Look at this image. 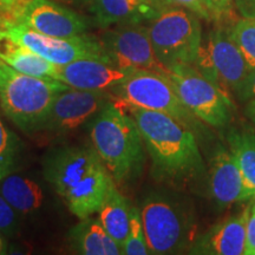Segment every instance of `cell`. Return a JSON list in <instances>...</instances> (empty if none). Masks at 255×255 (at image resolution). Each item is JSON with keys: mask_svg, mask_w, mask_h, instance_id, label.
I'll return each instance as SVG.
<instances>
[{"mask_svg": "<svg viewBox=\"0 0 255 255\" xmlns=\"http://www.w3.org/2000/svg\"><path fill=\"white\" fill-rule=\"evenodd\" d=\"M30 0H0V28L7 30L19 23L25 6Z\"/></svg>", "mask_w": 255, "mask_h": 255, "instance_id": "27", "label": "cell"}, {"mask_svg": "<svg viewBox=\"0 0 255 255\" xmlns=\"http://www.w3.org/2000/svg\"><path fill=\"white\" fill-rule=\"evenodd\" d=\"M252 206V205H251ZM251 206L239 215H233L216 223L195 239L190 254L242 255L246 250V226Z\"/></svg>", "mask_w": 255, "mask_h": 255, "instance_id": "15", "label": "cell"}, {"mask_svg": "<svg viewBox=\"0 0 255 255\" xmlns=\"http://www.w3.org/2000/svg\"><path fill=\"white\" fill-rule=\"evenodd\" d=\"M132 206L123 194L117 189L116 182L111 183V186L105 195L103 202L97 210L98 220L114 240L123 247L130 227V219H131Z\"/></svg>", "mask_w": 255, "mask_h": 255, "instance_id": "21", "label": "cell"}, {"mask_svg": "<svg viewBox=\"0 0 255 255\" xmlns=\"http://www.w3.org/2000/svg\"><path fill=\"white\" fill-rule=\"evenodd\" d=\"M23 143L0 121V181L15 173L23 159Z\"/></svg>", "mask_w": 255, "mask_h": 255, "instance_id": "23", "label": "cell"}, {"mask_svg": "<svg viewBox=\"0 0 255 255\" xmlns=\"http://www.w3.org/2000/svg\"><path fill=\"white\" fill-rule=\"evenodd\" d=\"M165 76L184 107L201 122L213 128H225L232 122L234 107L227 94L194 66H173Z\"/></svg>", "mask_w": 255, "mask_h": 255, "instance_id": "8", "label": "cell"}, {"mask_svg": "<svg viewBox=\"0 0 255 255\" xmlns=\"http://www.w3.org/2000/svg\"><path fill=\"white\" fill-rule=\"evenodd\" d=\"M233 43L238 46L246 60L250 71L255 70V18H244L227 28Z\"/></svg>", "mask_w": 255, "mask_h": 255, "instance_id": "24", "label": "cell"}, {"mask_svg": "<svg viewBox=\"0 0 255 255\" xmlns=\"http://www.w3.org/2000/svg\"><path fill=\"white\" fill-rule=\"evenodd\" d=\"M149 7H150L156 15H158L165 8L170 7V6H175L171 0H146Z\"/></svg>", "mask_w": 255, "mask_h": 255, "instance_id": "33", "label": "cell"}, {"mask_svg": "<svg viewBox=\"0 0 255 255\" xmlns=\"http://www.w3.org/2000/svg\"><path fill=\"white\" fill-rule=\"evenodd\" d=\"M171 1L175 6H181V7L195 13L199 18L205 19V20H212L203 0H171Z\"/></svg>", "mask_w": 255, "mask_h": 255, "instance_id": "29", "label": "cell"}, {"mask_svg": "<svg viewBox=\"0 0 255 255\" xmlns=\"http://www.w3.org/2000/svg\"><path fill=\"white\" fill-rule=\"evenodd\" d=\"M210 18L215 21H223L233 17L234 0H203Z\"/></svg>", "mask_w": 255, "mask_h": 255, "instance_id": "28", "label": "cell"}, {"mask_svg": "<svg viewBox=\"0 0 255 255\" xmlns=\"http://www.w3.org/2000/svg\"><path fill=\"white\" fill-rule=\"evenodd\" d=\"M20 227V214L0 194V234L13 238Z\"/></svg>", "mask_w": 255, "mask_h": 255, "instance_id": "26", "label": "cell"}, {"mask_svg": "<svg viewBox=\"0 0 255 255\" xmlns=\"http://www.w3.org/2000/svg\"><path fill=\"white\" fill-rule=\"evenodd\" d=\"M122 254L126 255H146L150 254L143 229L141 212L137 207H132L130 227L126 241L122 247Z\"/></svg>", "mask_w": 255, "mask_h": 255, "instance_id": "25", "label": "cell"}, {"mask_svg": "<svg viewBox=\"0 0 255 255\" xmlns=\"http://www.w3.org/2000/svg\"><path fill=\"white\" fill-rule=\"evenodd\" d=\"M193 12L170 6L150 20V36L155 55L165 69L195 65L202 46V28Z\"/></svg>", "mask_w": 255, "mask_h": 255, "instance_id": "6", "label": "cell"}, {"mask_svg": "<svg viewBox=\"0 0 255 255\" xmlns=\"http://www.w3.org/2000/svg\"><path fill=\"white\" fill-rule=\"evenodd\" d=\"M246 255H255V203L251 206L246 226Z\"/></svg>", "mask_w": 255, "mask_h": 255, "instance_id": "30", "label": "cell"}, {"mask_svg": "<svg viewBox=\"0 0 255 255\" xmlns=\"http://www.w3.org/2000/svg\"><path fill=\"white\" fill-rule=\"evenodd\" d=\"M95 11L101 26L139 23L155 17L143 0H95Z\"/></svg>", "mask_w": 255, "mask_h": 255, "instance_id": "22", "label": "cell"}, {"mask_svg": "<svg viewBox=\"0 0 255 255\" xmlns=\"http://www.w3.org/2000/svg\"><path fill=\"white\" fill-rule=\"evenodd\" d=\"M207 183L210 199L220 209L240 202L244 183L240 169L227 146L218 144L209 161Z\"/></svg>", "mask_w": 255, "mask_h": 255, "instance_id": "16", "label": "cell"}, {"mask_svg": "<svg viewBox=\"0 0 255 255\" xmlns=\"http://www.w3.org/2000/svg\"><path fill=\"white\" fill-rule=\"evenodd\" d=\"M69 88L57 79L25 75L0 60V105L24 132L43 130L57 96Z\"/></svg>", "mask_w": 255, "mask_h": 255, "instance_id": "4", "label": "cell"}, {"mask_svg": "<svg viewBox=\"0 0 255 255\" xmlns=\"http://www.w3.org/2000/svg\"><path fill=\"white\" fill-rule=\"evenodd\" d=\"M92 146L117 184L141 176L145 145L136 121L119 103L109 102L89 123Z\"/></svg>", "mask_w": 255, "mask_h": 255, "instance_id": "3", "label": "cell"}, {"mask_svg": "<svg viewBox=\"0 0 255 255\" xmlns=\"http://www.w3.org/2000/svg\"><path fill=\"white\" fill-rule=\"evenodd\" d=\"M247 102L248 103L246 105V115L255 123V97L251 98Z\"/></svg>", "mask_w": 255, "mask_h": 255, "instance_id": "34", "label": "cell"}, {"mask_svg": "<svg viewBox=\"0 0 255 255\" xmlns=\"http://www.w3.org/2000/svg\"><path fill=\"white\" fill-rule=\"evenodd\" d=\"M109 102H111L109 92L81 90L70 87L57 96L43 130L59 135L72 131L90 121Z\"/></svg>", "mask_w": 255, "mask_h": 255, "instance_id": "12", "label": "cell"}, {"mask_svg": "<svg viewBox=\"0 0 255 255\" xmlns=\"http://www.w3.org/2000/svg\"><path fill=\"white\" fill-rule=\"evenodd\" d=\"M121 107L138 126L156 181L178 187L205 176L207 170L193 129L167 114L124 103Z\"/></svg>", "mask_w": 255, "mask_h": 255, "instance_id": "1", "label": "cell"}, {"mask_svg": "<svg viewBox=\"0 0 255 255\" xmlns=\"http://www.w3.org/2000/svg\"><path fill=\"white\" fill-rule=\"evenodd\" d=\"M194 68L223 91L238 96L251 72L240 50L223 28L210 32L206 43H202Z\"/></svg>", "mask_w": 255, "mask_h": 255, "instance_id": "9", "label": "cell"}, {"mask_svg": "<svg viewBox=\"0 0 255 255\" xmlns=\"http://www.w3.org/2000/svg\"><path fill=\"white\" fill-rule=\"evenodd\" d=\"M0 194L20 215H32L44 205L45 194L30 177L11 174L0 181Z\"/></svg>", "mask_w": 255, "mask_h": 255, "instance_id": "20", "label": "cell"}, {"mask_svg": "<svg viewBox=\"0 0 255 255\" xmlns=\"http://www.w3.org/2000/svg\"><path fill=\"white\" fill-rule=\"evenodd\" d=\"M139 212L150 254H178L193 246L195 218L182 200L152 193L143 201Z\"/></svg>", "mask_w": 255, "mask_h": 255, "instance_id": "5", "label": "cell"}, {"mask_svg": "<svg viewBox=\"0 0 255 255\" xmlns=\"http://www.w3.org/2000/svg\"><path fill=\"white\" fill-rule=\"evenodd\" d=\"M133 70L121 69L110 58H82L59 65L57 81L90 91H113Z\"/></svg>", "mask_w": 255, "mask_h": 255, "instance_id": "14", "label": "cell"}, {"mask_svg": "<svg viewBox=\"0 0 255 255\" xmlns=\"http://www.w3.org/2000/svg\"><path fill=\"white\" fill-rule=\"evenodd\" d=\"M102 44L111 62L121 69L167 75V69L155 55L148 27L139 23L119 25L105 34Z\"/></svg>", "mask_w": 255, "mask_h": 255, "instance_id": "11", "label": "cell"}, {"mask_svg": "<svg viewBox=\"0 0 255 255\" xmlns=\"http://www.w3.org/2000/svg\"><path fill=\"white\" fill-rule=\"evenodd\" d=\"M7 31L23 45L57 65H65L82 58H109L103 44L87 33L71 38L41 34L23 23H17Z\"/></svg>", "mask_w": 255, "mask_h": 255, "instance_id": "10", "label": "cell"}, {"mask_svg": "<svg viewBox=\"0 0 255 255\" xmlns=\"http://www.w3.org/2000/svg\"><path fill=\"white\" fill-rule=\"evenodd\" d=\"M69 240L75 253L83 255H119L122 248L105 231L98 219H82L69 233Z\"/></svg>", "mask_w": 255, "mask_h": 255, "instance_id": "18", "label": "cell"}, {"mask_svg": "<svg viewBox=\"0 0 255 255\" xmlns=\"http://www.w3.org/2000/svg\"><path fill=\"white\" fill-rule=\"evenodd\" d=\"M32 30L58 38L85 34L88 23L82 15L52 0H30L19 19Z\"/></svg>", "mask_w": 255, "mask_h": 255, "instance_id": "13", "label": "cell"}, {"mask_svg": "<svg viewBox=\"0 0 255 255\" xmlns=\"http://www.w3.org/2000/svg\"><path fill=\"white\" fill-rule=\"evenodd\" d=\"M143 2H144V5L146 6V7H148L149 8V11H150L151 12V13H152V15H154V17L156 18V17H157V15H156L155 13H154V11H152V9L150 8V7H149V5H148V2H146V0H143Z\"/></svg>", "mask_w": 255, "mask_h": 255, "instance_id": "36", "label": "cell"}, {"mask_svg": "<svg viewBox=\"0 0 255 255\" xmlns=\"http://www.w3.org/2000/svg\"><path fill=\"white\" fill-rule=\"evenodd\" d=\"M0 60L25 75L53 79L58 77L59 65L23 45L5 28H0Z\"/></svg>", "mask_w": 255, "mask_h": 255, "instance_id": "17", "label": "cell"}, {"mask_svg": "<svg viewBox=\"0 0 255 255\" xmlns=\"http://www.w3.org/2000/svg\"><path fill=\"white\" fill-rule=\"evenodd\" d=\"M228 148L240 169L242 195L240 202L255 199V133L248 129H233L227 133Z\"/></svg>", "mask_w": 255, "mask_h": 255, "instance_id": "19", "label": "cell"}, {"mask_svg": "<svg viewBox=\"0 0 255 255\" xmlns=\"http://www.w3.org/2000/svg\"><path fill=\"white\" fill-rule=\"evenodd\" d=\"M111 92L121 103L167 114L193 130L201 127L200 120L184 107L173 84L162 73L133 70Z\"/></svg>", "mask_w": 255, "mask_h": 255, "instance_id": "7", "label": "cell"}, {"mask_svg": "<svg viewBox=\"0 0 255 255\" xmlns=\"http://www.w3.org/2000/svg\"><path fill=\"white\" fill-rule=\"evenodd\" d=\"M5 237L0 234V254L5 253Z\"/></svg>", "mask_w": 255, "mask_h": 255, "instance_id": "35", "label": "cell"}, {"mask_svg": "<svg viewBox=\"0 0 255 255\" xmlns=\"http://www.w3.org/2000/svg\"><path fill=\"white\" fill-rule=\"evenodd\" d=\"M238 97L241 101H248L255 97V70L250 72L244 84V88H242L240 95Z\"/></svg>", "mask_w": 255, "mask_h": 255, "instance_id": "31", "label": "cell"}, {"mask_svg": "<svg viewBox=\"0 0 255 255\" xmlns=\"http://www.w3.org/2000/svg\"><path fill=\"white\" fill-rule=\"evenodd\" d=\"M238 12L244 18H255V0H234Z\"/></svg>", "mask_w": 255, "mask_h": 255, "instance_id": "32", "label": "cell"}, {"mask_svg": "<svg viewBox=\"0 0 255 255\" xmlns=\"http://www.w3.org/2000/svg\"><path fill=\"white\" fill-rule=\"evenodd\" d=\"M43 174L79 220L97 213L114 182L94 146L87 145L51 149L43 158Z\"/></svg>", "mask_w": 255, "mask_h": 255, "instance_id": "2", "label": "cell"}]
</instances>
